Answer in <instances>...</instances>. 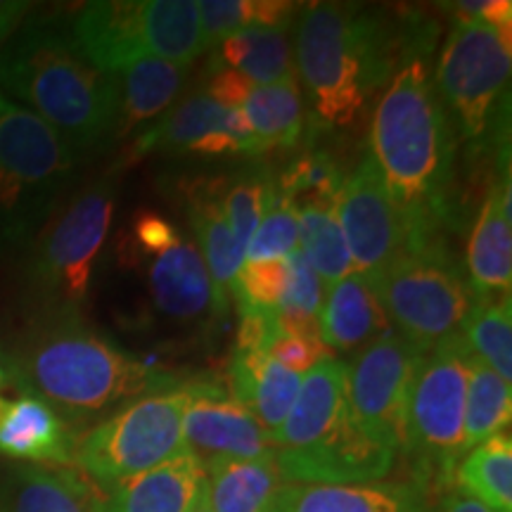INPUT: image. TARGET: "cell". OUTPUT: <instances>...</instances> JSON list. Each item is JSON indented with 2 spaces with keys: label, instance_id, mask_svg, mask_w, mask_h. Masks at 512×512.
Returning <instances> with one entry per match:
<instances>
[{
  "label": "cell",
  "instance_id": "9c48e42d",
  "mask_svg": "<svg viewBox=\"0 0 512 512\" xmlns=\"http://www.w3.org/2000/svg\"><path fill=\"white\" fill-rule=\"evenodd\" d=\"M370 283L392 330L422 354L458 332L475 302L463 264L441 238L406 249Z\"/></svg>",
  "mask_w": 512,
  "mask_h": 512
},
{
  "label": "cell",
  "instance_id": "5bb4252c",
  "mask_svg": "<svg viewBox=\"0 0 512 512\" xmlns=\"http://www.w3.org/2000/svg\"><path fill=\"white\" fill-rule=\"evenodd\" d=\"M335 216L347 242L354 273L373 280L394 259L420 245L406 216L384 188L380 171L368 152L358 159L335 200Z\"/></svg>",
  "mask_w": 512,
  "mask_h": 512
},
{
  "label": "cell",
  "instance_id": "d4e9b609",
  "mask_svg": "<svg viewBox=\"0 0 512 512\" xmlns=\"http://www.w3.org/2000/svg\"><path fill=\"white\" fill-rule=\"evenodd\" d=\"M230 396L271 434L283 427L304 375L290 373L259 351H233L228 366Z\"/></svg>",
  "mask_w": 512,
  "mask_h": 512
},
{
  "label": "cell",
  "instance_id": "e0dca14e",
  "mask_svg": "<svg viewBox=\"0 0 512 512\" xmlns=\"http://www.w3.org/2000/svg\"><path fill=\"white\" fill-rule=\"evenodd\" d=\"M145 283L152 309L162 318L204 325L216 323L228 313V297L211 280L195 242L183 235L164 252L147 259Z\"/></svg>",
  "mask_w": 512,
  "mask_h": 512
},
{
  "label": "cell",
  "instance_id": "60d3db41",
  "mask_svg": "<svg viewBox=\"0 0 512 512\" xmlns=\"http://www.w3.org/2000/svg\"><path fill=\"white\" fill-rule=\"evenodd\" d=\"M266 356L290 373L306 375L320 358L330 354H325L318 328H285V325H280Z\"/></svg>",
  "mask_w": 512,
  "mask_h": 512
},
{
  "label": "cell",
  "instance_id": "ba28073f",
  "mask_svg": "<svg viewBox=\"0 0 512 512\" xmlns=\"http://www.w3.org/2000/svg\"><path fill=\"white\" fill-rule=\"evenodd\" d=\"M69 31L102 72L157 57L190 64L207 53L197 0H98L76 12Z\"/></svg>",
  "mask_w": 512,
  "mask_h": 512
},
{
  "label": "cell",
  "instance_id": "ffe728a7",
  "mask_svg": "<svg viewBox=\"0 0 512 512\" xmlns=\"http://www.w3.org/2000/svg\"><path fill=\"white\" fill-rule=\"evenodd\" d=\"M207 496V472L192 453L100 491L93 512H192Z\"/></svg>",
  "mask_w": 512,
  "mask_h": 512
},
{
  "label": "cell",
  "instance_id": "1f68e13d",
  "mask_svg": "<svg viewBox=\"0 0 512 512\" xmlns=\"http://www.w3.org/2000/svg\"><path fill=\"white\" fill-rule=\"evenodd\" d=\"M299 214V249L316 271L325 290L354 273L351 256L344 242L342 228L335 216V204L304 202L297 204Z\"/></svg>",
  "mask_w": 512,
  "mask_h": 512
},
{
  "label": "cell",
  "instance_id": "f6af8a7d",
  "mask_svg": "<svg viewBox=\"0 0 512 512\" xmlns=\"http://www.w3.org/2000/svg\"><path fill=\"white\" fill-rule=\"evenodd\" d=\"M441 512H491V510L463 494H453L446 498L444 505H441Z\"/></svg>",
  "mask_w": 512,
  "mask_h": 512
},
{
  "label": "cell",
  "instance_id": "e575fe53",
  "mask_svg": "<svg viewBox=\"0 0 512 512\" xmlns=\"http://www.w3.org/2000/svg\"><path fill=\"white\" fill-rule=\"evenodd\" d=\"M221 190V204L226 211L228 226L233 230L238 249L245 256L256 226L278 197L275 176L264 166H256V169L242 171L233 181L221 183Z\"/></svg>",
  "mask_w": 512,
  "mask_h": 512
},
{
  "label": "cell",
  "instance_id": "83f0119b",
  "mask_svg": "<svg viewBox=\"0 0 512 512\" xmlns=\"http://www.w3.org/2000/svg\"><path fill=\"white\" fill-rule=\"evenodd\" d=\"M230 67L245 74L254 86H268L297 76L290 29H249L219 43L209 69Z\"/></svg>",
  "mask_w": 512,
  "mask_h": 512
},
{
  "label": "cell",
  "instance_id": "f1b7e54d",
  "mask_svg": "<svg viewBox=\"0 0 512 512\" xmlns=\"http://www.w3.org/2000/svg\"><path fill=\"white\" fill-rule=\"evenodd\" d=\"M242 114L266 152L275 147H297L306 128L304 95L297 76L256 86L242 105Z\"/></svg>",
  "mask_w": 512,
  "mask_h": 512
},
{
  "label": "cell",
  "instance_id": "4316f807",
  "mask_svg": "<svg viewBox=\"0 0 512 512\" xmlns=\"http://www.w3.org/2000/svg\"><path fill=\"white\" fill-rule=\"evenodd\" d=\"M207 472V505L211 512H266L283 484L271 458L214 460L202 465Z\"/></svg>",
  "mask_w": 512,
  "mask_h": 512
},
{
  "label": "cell",
  "instance_id": "30bf717a",
  "mask_svg": "<svg viewBox=\"0 0 512 512\" xmlns=\"http://www.w3.org/2000/svg\"><path fill=\"white\" fill-rule=\"evenodd\" d=\"M192 399V380L169 392L128 401L79 439L74 465L98 489H112L181 456L183 418Z\"/></svg>",
  "mask_w": 512,
  "mask_h": 512
},
{
  "label": "cell",
  "instance_id": "8d00e7d4",
  "mask_svg": "<svg viewBox=\"0 0 512 512\" xmlns=\"http://www.w3.org/2000/svg\"><path fill=\"white\" fill-rule=\"evenodd\" d=\"M287 285L278 306L280 325L285 328H318V316L325 302V285L309 266L302 249L285 256Z\"/></svg>",
  "mask_w": 512,
  "mask_h": 512
},
{
  "label": "cell",
  "instance_id": "7a4b0ae2",
  "mask_svg": "<svg viewBox=\"0 0 512 512\" xmlns=\"http://www.w3.org/2000/svg\"><path fill=\"white\" fill-rule=\"evenodd\" d=\"M8 368L19 392L46 401L67 425L185 382L174 370L128 354L83 316L38 318L12 351Z\"/></svg>",
  "mask_w": 512,
  "mask_h": 512
},
{
  "label": "cell",
  "instance_id": "8fae6325",
  "mask_svg": "<svg viewBox=\"0 0 512 512\" xmlns=\"http://www.w3.org/2000/svg\"><path fill=\"white\" fill-rule=\"evenodd\" d=\"M470 354L460 330L453 332L427 351L413 377L401 451L415 460L422 486L430 479H451L465 456L463 420Z\"/></svg>",
  "mask_w": 512,
  "mask_h": 512
},
{
  "label": "cell",
  "instance_id": "836d02e7",
  "mask_svg": "<svg viewBox=\"0 0 512 512\" xmlns=\"http://www.w3.org/2000/svg\"><path fill=\"white\" fill-rule=\"evenodd\" d=\"M472 356L486 363L505 382L512 380V297L475 299L460 325Z\"/></svg>",
  "mask_w": 512,
  "mask_h": 512
},
{
  "label": "cell",
  "instance_id": "7bdbcfd3",
  "mask_svg": "<svg viewBox=\"0 0 512 512\" xmlns=\"http://www.w3.org/2000/svg\"><path fill=\"white\" fill-rule=\"evenodd\" d=\"M29 3L22 0H12V3H0V50L5 48V43L15 36V31L22 27L24 19L29 15Z\"/></svg>",
  "mask_w": 512,
  "mask_h": 512
},
{
  "label": "cell",
  "instance_id": "44dd1931",
  "mask_svg": "<svg viewBox=\"0 0 512 512\" xmlns=\"http://www.w3.org/2000/svg\"><path fill=\"white\" fill-rule=\"evenodd\" d=\"M510 171L498 178L479 209L467 240V285L475 299L505 297L512 287V216Z\"/></svg>",
  "mask_w": 512,
  "mask_h": 512
},
{
  "label": "cell",
  "instance_id": "74e56055",
  "mask_svg": "<svg viewBox=\"0 0 512 512\" xmlns=\"http://www.w3.org/2000/svg\"><path fill=\"white\" fill-rule=\"evenodd\" d=\"M299 214L297 204L283 197H275L271 209L256 226L252 240H249L245 261H275L285 259L299 247Z\"/></svg>",
  "mask_w": 512,
  "mask_h": 512
},
{
  "label": "cell",
  "instance_id": "3957f363",
  "mask_svg": "<svg viewBox=\"0 0 512 512\" xmlns=\"http://www.w3.org/2000/svg\"><path fill=\"white\" fill-rule=\"evenodd\" d=\"M0 93L55 128L76 157L114 143L117 74L102 72L81 53L69 24L43 17L22 24L0 50Z\"/></svg>",
  "mask_w": 512,
  "mask_h": 512
},
{
  "label": "cell",
  "instance_id": "d6a6232c",
  "mask_svg": "<svg viewBox=\"0 0 512 512\" xmlns=\"http://www.w3.org/2000/svg\"><path fill=\"white\" fill-rule=\"evenodd\" d=\"M200 22L207 48L249 29H290L299 3L292 0H200Z\"/></svg>",
  "mask_w": 512,
  "mask_h": 512
},
{
  "label": "cell",
  "instance_id": "5b68a950",
  "mask_svg": "<svg viewBox=\"0 0 512 512\" xmlns=\"http://www.w3.org/2000/svg\"><path fill=\"white\" fill-rule=\"evenodd\" d=\"M283 482L368 484L392 472L399 453L358 430L347 392V363L325 356L304 375L297 399L271 437Z\"/></svg>",
  "mask_w": 512,
  "mask_h": 512
},
{
  "label": "cell",
  "instance_id": "277c9868",
  "mask_svg": "<svg viewBox=\"0 0 512 512\" xmlns=\"http://www.w3.org/2000/svg\"><path fill=\"white\" fill-rule=\"evenodd\" d=\"M392 31L363 5H304L294 36V72L320 126L347 131L392 76L403 48Z\"/></svg>",
  "mask_w": 512,
  "mask_h": 512
},
{
  "label": "cell",
  "instance_id": "6da1fadb",
  "mask_svg": "<svg viewBox=\"0 0 512 512\" xmlns=\"http://www.w3.org/2000/svg\"><path fill=\"white\" fill-rule=\"evenodd\" d=\"M425 38L403 46L370 119L368 155L415 240L439 238L451 219L456 128L434 88Z\"/></svg>",
  "mask_w": 512,
  "mask_h": 512
},
{
  "label": "cell",
  "instance_id": "4dcf8cb0",
  "mask_svg": "<svg viewBox=\"0 0 512 512\" xmlns=\"http://www.w3.org/2000/svg\"><path fill=\"white\" fill-rule=\"evenodd\" d=\"M512 418V389L477 356L467 358V394H465V453L482 441L503 434Z\"/></svg>",
  "mask_w": 512,
  "mask_h": 512
},
{
  "label": "cell",
  "instance_id": "f546056e",
  "mask_svg": "<svg viewBox=\"0 0 512 512\" xmlns=\"http://www.w3.org/2000/svg\"><path fill=\"white\" fill-rule=\"evenodd\" d=\"M456 482L463 496L491 512H512V441L510 434L482 441L470 448L456 467Z\"/></svg>",
  "mask_w": 512,
  "mask_h": 512
},
{
  "label": "cell",
  "instance_id": "7402d4cb",
  "mask_svg": "<svg viewBox=\"0 0 512 512\" xmlns=\"http://www.w3.org/2000/svg\"><path fill=\"white\" fill-rule=\"evenodd\" d=\"M98 486L62 465L17 463L0 470V512H93Z\"/></svg>",
  "mask_w": 512,
  "mask_h": 512
},
{
  "label": "cell",
  "instance_id": "52a82bcc",
  "mask_svg": "<svg viewBox=\"0 0 512 512\" xmlns=\"http://www.w3.org/2000/svg\"><path fill=\"white\" fill-rule=\"evenodd\" d=\"M114 202L112 178L86 185L50 216L29 245L27 292L38 306V318L81 316L110 235Z\"/></svg>",
  "mask_w": 512,
  "mask_h": 512
},
{
  "label": "cell",
  "instance_id": "f35d334b",
  "mask_svg": "<svg viewBox=\"0 0 512 512\" xmlns=\"http://www.w3.org/2000/svg\"><path fill=\"white\" fill-rule=\"evenodd\" d=\"M287 285V264L285 259L275 261H245L235 285V304L238 309L252 311H273L283 302Z\"/></svg>",
  "mask_w": 512,
  "mask_h": 512
},
{
  "label": "cell",
  "instance_id": "cb8c5ba5",
  "mask_svg": "<svg viewBox=\"0 0 512 512\" xmlns=\"http://www.w3.org/2000/svg\"><path fill=\"white\" fill-rule=\"evenodd\" d=\"M387 330L392 325L366 275L349 273L330 287L318 316V337L325 349L351 354Z\"/></svg>",
  "mask_w": 512,
  "mask_h": 512
},
{
  "label": "cell",
  "instance_id": "d6986e66",
  "mask_svg": "<svg viewBox=\"0 0 512 512\" xmlns=\"http://www.w3.org/2000/svg\"><path fill=\"white\" fill-rule=\"evenodd\" d=\"M76 434L60 413L31 394H0V458L31 465H72Z\"/></svg>",
  "mask_w": 512,
  "mask_h": 512
},
{
  "label": "cell",
  "instance_id": "4fadbf2b",
  "mask_svg": "<svg viewBox=\"0 0 512 512\" xmlns=\"http://www.w3.org/2000/svg\"><path fill=\"white\" fill-rule=\"evenodd\" d=\"M422 358L420 349L387 330L347 363L349 406L358 430L394 453L403 446L408 394Z\"/></svg>",
  "mask_w": 512,
  "mask_h": 512
},
{
  "label": "cell",
  "instance_id": "484cf974",
  "mask_svg": "<svg viewBox=\"0 0 512 512\" xmlns=\"http://www.w3.org/2000/svg\"><path fill=\"white\" fill-rule=\"evenodd\" d=\"M185 209L192 233L197 238L204 264L211 280L230 299L238 285V275L245 266V256L238 249L233 230L228 226L226 211L219 197V178L216 181H197L185 190Z\"/></svg>",
  "mask_w": 512,
  "mask_h": 512
},
{
  "label": "cell",
  "instance_id": "7c38bea8",
  "mask_svg": "<svg viewBox=\"0 0 512 512\" xmlns=\"http://www.w3.org/2000/svg\"><path fill=\"white\" fill-rule=\"evenodd\" d=\"M512 31L482 19H456L441 50L434 88L444 102L460 143L486 145L508 102Z\"/></svg>",
  "mask_w": 512,
  "mask_h": 512
},
{
  "label": "cell",
  "instance_id": "2e32d148",
  "mask_svg": "<svg viewBox=\"0 0 512 512\" xmlns=\"http://www.w3.org/2000/svg\"><path fill=\"white\" fill-rule=\"evenodd\" d=\"M183 446L202 465L273 456L271 434L261 422L228 389L200 377L192 380V399L183 418Z\"/></svg>",
  "mask_w": 512,
  "mask_h": 512
},
{
  "label": "cell",
  "instance_id": "ee69618b",
  "mask_svg": "<svg viewBox=\"0 0 512 512\" xmlns=\"http://www.w3.org/2000/svg\"><path fill=\"white\" fill-rule=\"evenodd\" d=\"M479 19L498 31H512V3L510 0H484Z\"/></svg>",
  "mask_w": 512,
  "mask_h": 512
},
{
  "label": "cell",
  "instance_id": "d590c367",
  "mask_svg": "<svg viewBox=\"0 0 512 512\" xmlns=\"http://www.w3.org/2000/svg\"><path fill=\"white\" fill-rule=\"evenodd\" d=\"M344 174L335 157L325 150H309L297 157L275 178V190L292 204L328 202L335 204L342 190Z\"/></svg>",
  "mask_w": 512,
  "mask_h": 512
},
{
  "label": "cell",
  "instance_id": "bcb514c9",
  "mask_svg": "<svg viewBox=\"0 0 512 512\" xmlns=\"http://www.w3.org/2000/svg\"><path fill=\"white\" fill-rule=\"evenodd\" d=\"M192 512H211V508L207 505V496H204V501H202L200 505H197V508L192 510Z\"/></svg>",
  "mask_w": 512,
  "mask_h": 512
},
{
  "label": "cell",
  "instance_id": "9a60e30c",
  "mask_svg": "<svg viewBox=\"0 0 512 512\" xmlns=\"http://www.w3.org/2000/svg\"><path fill=\"white\" fill-rule=\"evenodd\" d=\"M152 152L164 155H190L202 157H259L264 147L249 128L242 110H228L209 98L204 88H197L176 102L162 119L140 131L128 145L121 164H133Z\"/></svg>",
  "mask_w": 512,
  "mask_h": 512
},
{
  "label": "cell",
  "instance_id": "ac0fdd59",
  "mask_svg": "<svg viewBox=\"0 0 512 512\" xmlns=\"http://www.w3.org/2000/svg\"><path fill=\"white\" fill-rule=\"evenodd\" d=\"M427 486L420 482L304 484L283 482L266 512H427Z\"/></svg>",
  "mask_w": 512,
  "mask_h": 512
},
{
  "label": "cell",
  "instance_id": "b9f144b4",
  "mask_svg": "<svg viewBox=\"0 0 512 512\" xmlns=\"http://www.w3.org/2000/svg\"><path fill=\"white\" fill-rule=\"evenodd\" d=\"M202 88L209 98H214L219 105L228 107V110H242V105H245L249 93L256 86L245 74H240L238 69L214 67L209 69V79Z\"/></svg>",
  "mask_w": 512,
  "mask_h": 512
},
{
  "label": "cell",
  "instance_id": "603a6c76",
  "mask_svg": "<svg viewBox=\"0 0 512 512\" xmlns=\"http://www.w3.org/2000/svg\"><path fill=\"white\" fill-rule=\"evenodd\" d=\"M190 64L145 57L117 72L119 112L114 143L138 136L176 105L190 79Z\"/></svg>",
  "mask_w": 512,
  "mask_h": 512
},
{
  "label": "cell",
  "instance_id": "ab89813d",
  "mask_svg": "<svg viewBox=\"0 0 512 512\" xmlns=\"http://www.w3.org/2000/svg\"><path fill=\"white\" fill-rule=\"evenodd\" d=\"M181 238V230L171 219L152 209H140L133 214L131 226L121 235L119 252L124 264L136 266L138 261L150 259Z\"/></svg>",
  "mask_w": 512,
  "mask_h": 512
},
{
  "label": "cell",
  "instance_id": "7dc6e473",
  "mask_svg": "<svg viewBox=\"0 0 512 512\" xmlns=\"http://www.w3.org/2000/svg\"><path fill=\"white\" fill-rule=\"evenodd\" d=\"M8 382V373H5V368H3V363H0V389H3V384Z\"/></svg>",
  "mask_w": 512,
  "mask_h": 512
},
{
  "label": "cell",
  "instance_id": "8992f818",
  "mask_svg": "<svg viewBox=\"0 0 512 512\" xmlns=\"http://www.w3.org/2000/svg\"><path fill=\"white\" fill-rule=\"evenodd\" d=\"M79 157L55 128L0 93V259L27 249L72 188Z\"/></svg>",
  "mask_w": 512,
  "mask_h": 512
}]
</instances>
